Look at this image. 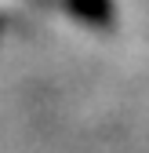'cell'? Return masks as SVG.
Listing matches in <instances>:
<instances>
[{
	"label": "cell",
	"instance_id": "1",
	"mask_svg": "<svg viewBox=\"0 0 149 153\" xmlns=\"http://www.w3.org/2000/svg\"><path fill=\"white\" fill-rule=\"evenodd\" d=\"M73 11H77L80 18H87L91 26H105L109 15H113V4L109 0H69Z\"/></svg>",
	"mask_w": 149,
	"mask_h": 153
}]
</instances>
